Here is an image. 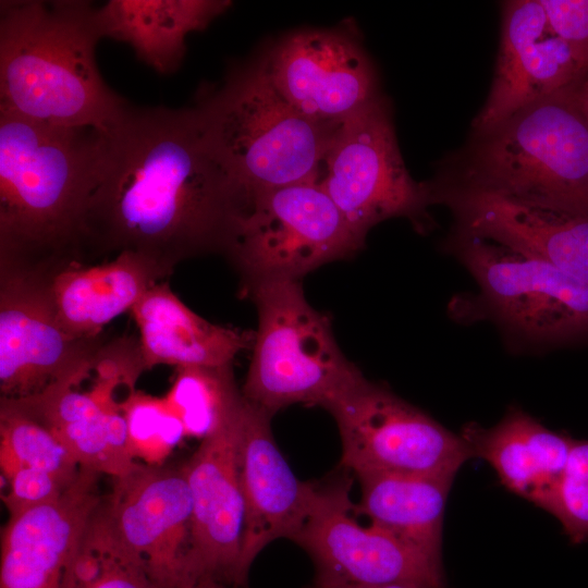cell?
<instances>
[{
  "mask_svg": "<svg viewBox=\"0 0 588 588\" xmlns=\"http://www.w3.org/2000/svg\"><path fill=\"white\" fill-rule=\"evenodd\" d=\"M100 132L0 110V268L84 265L83 221Z\"/></svg>",
  "mask_w": 588,
  "mask_h": 588,
  "instance_id": "2",
  "label": "cell"
},
{
  "mask_svg": "<svg viewBox=\"0 0 588 588\" xmlns=\"http://www.w3.org/2000/svg\"><path fill=\"white\" fill-rule=\"evenodd\" d=\"M261 56L279 93L323 126L339 127L380 96L371 61L343 32H294Z\"/></svg>",
  "mask_w": 588,
  "mask_h": 588,
  "instance_id": "14",
  "label": "cell"
},
{
  "mask_svg": "<svg viewBox=\"0 0 588 588\" xmlns=\"http://www.w3.org/2000/svg\"><path fill=\"white\" fill-rule=\"evenodd\" d=\"M243 290L258 314L242 389L246 401L272 416L296 403L323 407L363 376L339 347L329 318L308 303L301 280Z\"/></svg>",
  "mask_w": 588,
  "mask_h": 588,
  "instance_id": "6",
  "label": "cell"
},
{
  "mask_svg": "<svg viewBox=\"0 0 588 588\" xmlns=\"http://www.w3.org/2000/svg\"><path fill=\"white\" fill-rule=\"evenodd\" d=\"M555 33L588 68V0H540Z\"/></svg>",
  "mask_w": 588,
  "mask_h": 588,
  "instance_id": "32",
  "label": "cell"
},
{
  "mask_svg": "<svg viewBox=\"0 0 588 588\" xmlns=\"http://www.w3.org/2000/svg\"><path fill=\"white\" fill-rule=\"evenodd\" d=\"M452 245L495 316L537 341L588 331V284L535 256L456 228Z\"/></svg>",
  "mask_w": 588,
  "mask_h": 588,
  "instance_id": "10",
  "label": "cell"
},
{
  "mask_svg": "<svg viewBox=\"0 0 588 588\" xmlns=\"http://www.w3.org/2000/svg\"><path fill=\"white\" fill-rule=\"evenodd\" d=\"M342 442L341 465L364 471L455 477L473 453L431 416L362 376L328 402Z\"/></svg>",
  "mask_w": 588,
  "mask_h": 588,
  "instance_id": "9",
  "label": "cell"
},
{
  "mask_svg": "<svg viewBox=\"0 0 588 588\" xmlns=\"http://www.w3.org/2000/svg\"><path fill=\"white\" fill-rule=\"evenodd\" d=\"M243 404L182 464L192 501L189 575L235 587L245 585L240 571L244 501L236 456Z\"/></svg>",
  "mask_w": 588,
  "mask_h": 588,
  "instance_id": "17",
  "label": "cell"
},
{
  "mask_svg": "<svg viewBox=\"0 0 588 588\" xmlns=\"http://www.w3.org/2000/svg\"><path fill=\"white\" fill-rule=\"evenodd\" d=\"M364 245L317 181L253 196L225 253L243 287L268 280H301Z\"/></svg>",
  "mask_w": 588,
  "mask_h": 588,
  "instance_id": "7",
  "label": "cell"
},
{
  "mask_svg": "<svg viewBox=\"0 0 588 588\" xmlns=\"http://www.w3.org/2000/svg\"><path fill=\"white\" fill-rule=\"evenodd\" d=\"M550 514L573 543L588 539V440H573Z\"/></svg>",
  "mask_w": 588,
  "mask_h": 588,
  "instance_id": "30",
  "label": "cell"
},
{
  "mask_svg": "<svg viewBox=\"0 0 588 588\" xmlns=\"http://www.w3.org/2000/svg\"><path fill=\"white\" fill-rule=\"evenodd\" d=\"M164 278L149 260L131 252L103 264L65 268L51 281L58 320L73 339L97 338L103 326L131 310Z\"/></svg>",
  "mask_w": 588,
  "mask_h": 588,
  "instance_id": "23",
  "label": "cell"
},
{
  "mask_svg": "<svg viewBox=\"0 0 588 588\" xmlns=\"http://www.w3.org/2000/svg\"><path fill=\"white\" fill-rule=\"evenodd\" d=\"M245 207L193 107L131 106L100 134L83 221V262L131 252L168 278L187 259L225 254Z\"/></svg>",
  "mask_w": 588,
  "mask_h": 588,
  "instance_id": "1",
  "label": "cell"
},
{
  "mask_svg": "<svg viewBox=\"0 0 588 588\" xmlns=\"http://www.w3.org/2000/svg\"><path fill=\"white\" fill-rule=\"evenodd\" d=\"M184 588H240V587L231 586V585L224 584L222 581H219L212 578H199L192 581Z\"/></svg>",
  "mask_w": 588,
  "mask_h": 588,
  "instance_id": "34",
  "label": "cell"
},
{
  "mask_svg": "<svg viewBox=\"0 0 588 588\" xmlns=\"http://www.w3.org/2000/svg\"><path fill=\"white\" fill-rule=\"evenodd\" d=\"M97 8L83 0L0 2V110L65 127L112 130L131 105L101 77Z\"/></svg>",
  "mask_w": 588,
  "mask_h": 588,
  "instance_id": "3",
  "label": "cell"
},
{
  "mask_svg": "<svg viewBox=\"0 0 588 588\" xmlns=\"http://www.w3.org/2000/svg\"><path fill=\"white\" fill-rule=\"evenodd\" d=\"M357 515L442 559L443 519L451 476L364 471L355 474Z\"/></svg>",
  "mask_w": 588,
  "mask_h": 588,
  "instance_id": "25",
  "label": "cell"
},
{
  "mask_svg": "<svg viewBox=\"0 0 588 588\" xmlns=\"http://www.w3.org/2000/svg\"><path fill=\"white\" fill-rule=\"evenodd\" d=\"M100 476L82 467L59 498L9 517L1 535L0 588H60L65 566L102 501Z\"/></svg>",
  "mask_w": 588,
  "mask_h": 588,
  "instance_id": "20",
  "label": "cell"
},
{
  "mask_svg": "<svg viewBox=\"0 0 588 588\" xmlns=\"http://www.w3.org/2000/svg\"><path fill=\"white\" fill-rule=\"evenodd\" d=\"M146 369L158 365L220 366L253 345L254 333L219 326L189 309L167 282L151 286L131 309Z\"/></svg>",
  "mask_w": 588,
  "mask_h": 588,
  "instance_id": "22",
  "label": "cell"
},
{
  "mask_svg": "<svg viewBox=\"0 0 588 588\" xmlns=\"http://www.w3.org/2000/svg\"><path fill=\"white\" fill-rule=\"evenodd\" d=\"M0 465L3 477L19 466L50 473L71 485L82 466L68 448L42 424L0 400Z\"/></svg>",
  "mask_w": 588,
  "mask_h": 588,
  "instance_id": "27",
  "label": "cell"
},
{
  "mask_svg": "<svg viewBox=\"0 0 588 588\" xmlns=\"http://www.w3.org/2000/svg\"><path fill=\"white\" fill-rule=\"evenodd\" d=\"M272 415L244 399L237 470L244 501L240 571L246 583L258 554L278 539L294 540L313 507L317 485L299 480L279 450Z\"/></svg>",
  "mask_w": 588,
  "mask_h": 588,
  "instance_id": "18",
  "label": "cell"
},
{
  "mask_svg": "<svg viewBox=\"0 0 588 588\" xmlns=\"http://www.w3.org/2000/svg\"><path fill=\"white\" fill-rule=\"evenodd\" d=\"M588 68L551 26L540 0L502 4L500 46L488 97L473 121L483 133L551 95L583 87Z\"/></svg>",
  "mask_w": 588,
  "mask_h": 588,
  "instance_id": "15",
  "label": "cell"
},
{
  "mask_svg": "<svg viewBox=\"0 0 588 588\" xmlns=\"http://www.w3.org/2000/svg\"><path fill=\"white\" fill-rule=\"evenodd\" d=\"M309 588H436V587L417 584V583H408V581L367 585V584H354V583H344V581H334V580L315 578V581Z\"/></svg>",
  "mask_w": 588,
  "mask_h": 588,
  "instance_id": "33",
  "label": "cell"
},
{
  "mask_svg": "<svg viewBox=\"0 0 588 588\" xmlns=\"http://www.w3.org/2000/svg\"><path fill=\"white\" fill-rule=\"evenodd\" d=\"M54 274L0 268V392L20 400L78 373L106 338H71L61 327L51 291Z\"/></svg>",
  "mask_w": 588,
  "mask_h": 588,
  "instance_id": "13",
  "label": "cell"
},
{
  "mask_svg": "<svg viewBox=\"0 0 588 588\" xmlns=\"http://www.w3.org/2000/svg\"><path fill=\"white\" fill-rule=\"evenodd\" d=\"M193 109L212 156L246 204L267 189L317 181L338 128L296 110L273 85L261 53L204 87Z\"/></svg>",
  "mask_w": 588,
  "mask_h": 588,
  "instance_id": "5",
  "label": "cell"
},
{
  "mask_svg": "<svg viewBox=\"0 0 588 588\" xmlns=\"http://www.w3.org/2000/svg\"><path fill=\"white\" fill-rule=\"evenodd\" d=\"M181 419L186 437L204 440L223 428L240 411L244 396L232 363L177 367L164 396Z\"/></svg>",
  "mask_w": 588,
  "mask_h": 588,
  "instance_id": "26",
  "label": "cell"
},
{
  "mask_svg": "<svg viewBox=\"0 0 588 588\" xmlns=\"http://www.w3.org/2000/svg\"><path fill=\"white\" fill-rule=\"evenodd\" d=\"M317 182L362 241L377 223L416 220L434 203L430 183L416 182L406 169L381 96L336 128Z\"/></svg>",
  "mask_w": 588,
  "mask_h": 588,
  "instance_id": "8",
  "label": "cell"
},
{
  "mask_svg": "<svg viewBox=\"0 0 588 588\" xmlns=\"http://www.w3.org/2000/svg\"><path fill=\"white\" fill-rule=\"evenodd\" d=\"M231 5L224 0H110L97 8L102 38L127 44L159 74L175 72L185 56V39L205 29Z\"/></svg>",
  "mask_w": 588,
  "mask_h": 588,
  "instance_id": "24",
  "label": "cell"
},
{
  "mask_svg": "<svg viewBox=\"0 0 588 588\" xmlns=\"http://www.w3.org/2000/svg\"><path fill=\"white\" fill-rule=\"evenodd\" d=\"M432 188L434 203L452 208L456 228L535 256L588 284V213L437 182Z\"/></svg>",
  "mask_w": 588,
  "mask_h": 588,
  "instance_id": "19",
  "label": "cell"
},
{
  "mask_svg": "<svg viewBox=\"0 0 588 588\" xmlns=\"http://www.w3.org/2000/svg\"><path fill=\"white\" fill-rule=\"evenodd\" d=\"M352 480L317 485L310 513L293 540L311 558L316 578L354 583H417L446 588L442 559L367 520L358 522Z\"/></svg>",
  "mask_w": 588,
  "mask_h": 588,
  "instance_id": "12",
  "label": "cell"
},
{
  "mask_svg": "<svg viewBox=\"0 0 588 588\" xmlns=\"http://www.w3.org/2000/svg\"><path fill=\"white\" fill-rule=\"evenodd\" d=\"M60 588H159L140 563L118 548L94 515L76 544Z\"/></svg>",
  "mask_w": 588,
  "mask_h": 588,
  "instance_id": "28",
  "label": "cell"
},
{
  "mask_svg": "<svg viewBox=\"0 0 588 588\" xmlns=\"http://www.w3.org/2000/svg\"><path fill=\"white\" fill-rule=\"evenodd\" d=\"M2 478L9 485L2 500L10 516L56 500L70 486L48 471L22 465Z\"/></svg>",
  "mask_w": 588,
  "mask_h": 588,
  "instance_id": "31",
  "label": "cell"
},
{
  "mask_svg": "<svg viewBox=\"0 0 588 588\" xmlns=\"http://www.w3.org/2000/svg\"><path fill=\"white\" fill-rule=\"evenodd\" d=\"M94 514L102 532L143 565L159 588H184L188 569L192 501L183 465L138 463L112 478Z\"/></svg>",
  "mask_w": 588,
  "mask_h": 588,
  "instance_id": "11",
  "label": "cell"
},
{
  "mask_svg": "<svg viewBox=\"0 0 588 588\" xmlns=\"http://www.w3.org/2000/svg\"><path fill=\"white\" fill-rule=\"evenodd\" d=\"M461 434L473 456L488 462L507 490L551 512L574 439L517 407L491 428L468 425Z\"/></svg>",
  "mask_w": 588,
  "mask_h": 588,
  "instance_id": "21",
  "label": "cell"
},
{
  "mask_svg": "<svg viewBox=\"0 0 588 588\" xmlns=\"http://www.w3.org/2000/svg\"><path fill=\"white\" fill-rule=\"evenodd\" d=\"M583 87L546 97L492 128L471 134L436 182L588 213V112Z\"/></svg>",
  "mask_w": 588,
  "mask_h": 588,
  "instance_id": "4",
  "label": "cell"
},
{
  "mask_svg": "<svg viewBox=\"0 0 588 588\" xmlns=\"http://www.w3.org/2000/svg\"><path fill=\"white\" fill-rule=\"evenodd\" d=\"M130 452L135 462L163 465L186 437L183 424L166 397L133 391L123 403Z\"/></svg>",
  "mask_w": 588,
  "mask_h": 588,
  "instance_id": "29",
  "label": "cell"
},
{
  "mask_svg": "<svg viewBox=\"0 0 588 588\" xmlns=\"http://www.w3.org/2000/svg\"><path fill=\"white\" fill-rule=\"evenodd\" d=\"M85 368L37 395L3 400L47 427L82 467L121 477L138 463L130 452L123 412L128 395L119 399L118 392L135 390V384L128 375L93 356L91 382L84 389L81 379Z\"/></svg>",
  "mask_w": 588,
  "mask_h": 588,
  "instance_id": "16",
  "label": "cell"
},
{
  "mask_svg": "<svg viewBox=\"0 0 588 588\" xmlns=\"http://www.w3.org/2000/svg\"><path fill=\"white\" fill-rule=\"evenodd\" d=\"M583 97H584V101H585L586 109H587V112H588V82L583 87Z\"/></svg>",
  "mask_w": 588,
  "mask_h": 588,
  "instance_id": "35",
  "label": "cell"
}]
</instances>
